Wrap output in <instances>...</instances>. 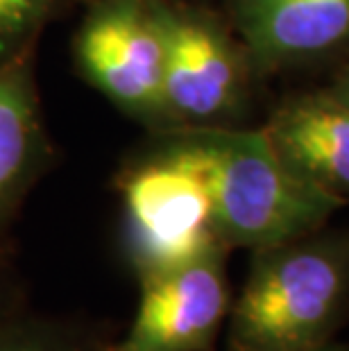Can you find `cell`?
Returning a JSON list of instances; mask_svg holds the SVG:
<instances>
[{
	"label": "cell",
	"mask_w": 349,
	"mask_h": 351,
	"mask_svg": "<svg viewBox=\"0 0 349 351\" xmlns=\"http://www.w3.org/2000/svg\"><path fill=\"white\" fill-rule=\"evenodd\" d=\"M200 168L220 241L268 250L313 234L343 197L302 177L265 130H200L170 141Z\"/></svg>",
	"instance_id": "cell-1"
},
{
	"label": "cell",
	"mask_w": 349,
	"mask_h": 351,
	"mask_svg": "<svg viewBox=\"0 0 349 351\" xmlns=\"http://www.w3.org/2000/svg\"><path fill=\"white\" fill-rule=\"evenodd\" d=\"M349 290V256L302 238L258 250L232 317L236 351H311L324 345Z\"/></svg>",
	"instance_id": "cell-2"
},
{
	"label": "cell",
	"mask_w": 349,
	"mask_h": 351,
	"mask_svg": "<svg viewBox=\"0 0 349 351\" xmlns=\"http://www.w3.org/2000/svg\"><path fill=\"white\" fill-rule=\"evenodd\" d=\"M132 254L141 274L191 263L218 250L213 206L195 161L170 143L125 182Z\"/></svg>",
	"instance_id": "cell-3"
},
{
	"label": "cell",
	"mask_w": 349,
	"mask_h": 351,
	"mask_svg": "<svg viewBox=\"0 0 349 351\" xmlns=\"http://www.w3.org/2000/svg\"><path fill=\"white\" fill-rule=\"evenodd\" d=\"M84 75L123 109L152 116L163 107V32L157 3L105 0L77 36Z\"/></svg>",
	"instance_id": "cell-4"
},
{
	"label": "cell",
	"mask_w": 349,
	"mask_h": 351,
	"mask_svg": "<svg viewBox=\"0 0 349 351\" xmlns=\"http://www.w3.org/2000/svg\"><path fill=\"white\" fill-rule=\"evenodd\" d=\"M227 313L218 250L191 263L143 274L130 335L116 351H204Z\"/></svg>",
	"instance_id": "cell-5"
},
{
	"label": "cell",
	"mask_w": 349,
	"mask_h": 351,
	"mask_svg": "<svg viewBox=\"0 0 349 351\" xmlns=\"http://www.w3.org/2000/svg\"><path fill=\"white\" fill-rule=\"evenodd\" d=\"M163 32V107L186 121H209L232 109L241 66L225 34L195 14L157 5Z\"/></svg>",
	"instance_id": "cell-6"
},
{
	"label": "cell",
	"mask_w": 349,
	"mask_h": 351,
	"mask_svg": "<svg viewBox=\"0 0 349 351\" xmlns=\"http://www.w3.org/2000/svg\"><path fill=\"white\" fill-rule=\"evenodd\" d=\"M265 134L302 177L340 197L349 191V104L338 95H306L284 104Z\"/></svg>",
	"instance_id": "cell-7"
},
{
	"label": "cell",
	"mask_w": 349,
	"mask_h": 351,
	"mask_svg": "<svg viewBox=\"0 0 349 351\" xmlns=\"http://www.w3.org/2000/svg\"><path fill=\"white\" fill-rule=\"evenodd\" d=\"M239 23L261 64L297 62L349 39V0H272Z\"/></svg>",
	"instance_id": "cell-8"
},
{
	"label": "cell",
	"mask_w": 349,
	"mask_h": 351,
	"mask_svg": "<svg viewBox=\"0 0 349 351\" xmlns=\"http://www.w3.org/2000/svg\"><path fill=\"white\" fill-rule=\"evenodd\" d=\"M39 145V123L32 84L25 69H0V206L32 166Z\"/></svg>",
	"instance_id": "cell-9"
},
{
	"label": "cell",
	"mask_w": 349,
	"mask_h": 351,
	"mask_svg": "<svg viewBox=\"0 0 349 351\" xmlns=\"http://www.w3.org/2000/svg\"><path fill=\"white\" fill-rule=\"evenodd\" d=\"M50 3L53 0H0V62L27 41Z\"/></svg>",
	"instance_id": "cell-10"
},
{
	"label": "cell",
	"mask_w": 349,
	"mask_h": 351,
	"mask_svg": "<svg viewBox=\"0 0 349 351\" xmlns=\"http://www.w3.org/2000/svg\"><path fill=\"white\" fill-rule=\"evenodd\" d=\"M0 351H57L53 349V345L34 338H0Z\"/></svg>",
	"instance_id": "cell-11"
},
{
	"label": "cell",
	"mask_w": 349,
	"mask_h": 351,
	"mask_svg": "<svg viewBox=\"0 0 349 351\" xmlns=\"http://www.w3.org/2000/svg\"><path fill=\"white\" fill-rule=\"evenodd\" d=\"M268 3H272V0H234L236 14H239V16H243V14H248V12H254V10H258V7H263Z\"/></svg>",
	"instance_id": "cell-12"
},
{
	"label": "cell",
	"mask_w": 349,
	"mask_h": 351,
	"mask_svg": "<svg viewBox=\"0 0 349 351\" xmlns=\"http://www.w3.org/2000/svg\"><path fill=\"white\" fill-rule=\"evenodd\" d=\"M333 95H338L340 100H345L349 104V71L343 75V80L338 82V86H336V91H333Z\"/></svg>",
	"instance_id": "cell-13"
},
{
	"label": "cell",
	"mask_w": 349,
	"mask_h": 351,
	"mask_svg": "<svg viewBox=\"0 0 349 351\" xmlns=\"http://www.w3.org/2000/svg\"><path fill=\"white\" fill-rule=\"evenodd\" d=\"M311 351H338V349H333L329 345H322V347H317V349H311Z\"/></svg>",
	"instance_id": "cell-14"
}]
</instances>
